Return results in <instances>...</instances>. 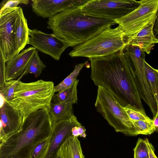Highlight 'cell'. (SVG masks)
Masks as SVG:
<instances>
[{"label": "cell", "mask_w": 158, "mask_h": 158, "mask_svg": "<svg viewBox=\"0 0 158 158\" xmlns=\"http://www.w3.org/2000/svg\"><path fill=\"white\" fill-rule=\"evenodd\" d=\"M154 23L148 25L138 33L126 40L127 46L137 47L149 54L155 44L158 43V39L153 30Z\"/></svg>", "instance_id": "2e32d148"}, {"label": "cell", "mask_w": 158, "mask_h": 158, "mask_svg": "<svg viewBox=\"0 0 158 158\" xmlns=\"http://www.w3.org/2000/svg\"><path fill=\"white\" fill-rule=\"evenodd\" d=\"M81 125L74 115L68 118L52 122L48 146L44 158H58V154L61 145L68 138L72 135L73 128Z\"/></svg>", "instance_id": "7c38bea8"}, {"label": "cell", "mask_w": 158, "mask_h": 158, "mask_svg": "<svg viewBox=\"0 0 158 158\" xmlns=\"http://www.w3.org/2000/svg\"><path fill=\"white\" fill-rule=\"evenodd\" d=\"M46 66L41 60L38 55V50L30 59L26 69L21 76L28 74H33L35 77H39Z\"/></svg>", "instance_id": "44dd1931"}, {"label": "cell", "mask_w": 158, "mask_h": 158, "mask_svg": "<svg viewBox=\"0 0 158 158\" xmlns=\"http://www.w3.org/2000/svg\"><path fill=\"white\" fill-rule=\"evenodd\" d=\"M52 124L48 108L31 114L17 132L0 142V158H30L36 147L50 136Z\"/></svg>", "instance_id": "7a4b0ae2"}, {"label": "cell", "mask_w": 158, "mask_h": 158, "mask_svg": "<svg viewBox=\"0 0 158 158\" xmlns=\"http://www.w3.org/2000/svg\"><path fill=\"white\" fill-rule=\"evenodd\" d=\"M87 62L76 65L73 71L67 77L57 85L54 86V93L61 92L71 86L76 80L81 70Z\"/></svg>", "instance_id": "7402d4cb"}, {"label": "cell", "mask_w": 158, "mask_h": 158, "mask_svg": "<svg viewBox=\"0 0 158 158\" xmlns=\"http://www.w3.org/2000/svg\"><path fill=\"white\" fill-rule=\"evenodd\" d=\"M58 156L60 158H85L77 137L72 135L68 138L61 145Z\"/></svg>", "instance_id": "e0dca14e"}, {"label": "cell", "mask_w": 158, "mask_h": 158, "mask_svg": "<svg viewBox=\"0 0 158 158\" xmlns=\"http://www.w3.org/2000/svg\"><path fill=\"white\" fill-rule=\"evenodd\" d=\"M89 60L90 78L95 85L108 89L123 107L129 105L145 112L133 66L124 49Z\"/></svg>", "instance_id": "6da1fadb"}, {"label": "cell", "mask_w": 158, "mask_h": 158, "mask_svg": "<svg viewBox=\"0 0 158 158\" xmlns=\"http://www.w3.org/2000/svg\"><path fill=\"white\" fill-rule=\"evenodd\" d=\"M139 1L140 6L135 10L115 20L126 40L155 22L158 10V0Z\"/></svg>", "instance_id": "ba28073f"}, {"label": "cell", "mask_w": 158, "mask_h": 158, "mask_svg": "<svg viewBox=\"0 0 158 158\" xmlns=\"http://www.w3.org/2000/svg\"><path fill=\"white\" fill-rule=\"evenodd\" d=\"M137 135H150L156 131L152 119L131 120Z\"/></svg>", "instance_id": "cb8c5ba5"}, {"label": "cell", "mask_w": 158, "mask_h": 158, "mask_svg": "<svg viewBox=\"0 0 158 158\" xmlns=\"http://www.w3.org/2000/svg\"><path fill=\"white\" fill-rule=\"evenodd\" d=\"M73 105L68 103H51L49 112L52 122L66 119L74 115Z\"/></svg>", "instance_id": "d6986e66"}, {"label": "cell", "mask_w": 158, "mask_h": 158, "mask_svg": "<svg viewBox=\"0 0 158 158\" xmlns=\"http://www.w3.org/2000/svg\"><path fill=\"white\" fill-rule=\"evenodd\" d=\"M79 80L76 79L72 85L66 89L54 94L52 101L54 103H77V86Z\"/></svg>", "instance_id": "ffe728a7"}, {"label": "cell", "mask_w": 158, "mask_h": 158, "mask_svg": "<svg viewBox=\"0 0 158 158\" xmlns=\"http://www.w3.org/2000/svg\"><path fill=\"white\" fill-rule=\"evenodd\" d=\"M153 124L156 131H158V111L153 119Z\"/></svg>", "instance_id": "836d02e7"}, {"label": "cell", "mask_w": 158, "mask_h": 158, "mask_svg": "<svg viewBox=\"0 0 158 158\" xmlns=\"http://www.w3.org/2000/svg\"><path fill=\"white\" fill-rule=\"evenodd\" d=\"M145 139L148 148L149 158H158L155 154V149L153 145L149 142L148 139L146 138Z\"/></svg>", "instance_id": "1f68e13d"}, {"label": "cell", "mask_w": 158, "mask_h": 158, "mask_svg": "<svg viewBox=\"0 0 158 158\" xmlns=\"http://www.w3.org/2000/svg\"><path fill=\"white\" fill-rule=\"evenodd\" d=\"M127 46L124 34L118 26L108 27L86 42L74 47L69 53L72 57L90 59L107 56L124 49Z\"/></svg>", "instance_id": "5b68a950"}, {"label": "cell", "mask_w": 158, "mask_h": 158, "mask_svg": "<svg viewBox=\"0 0 158 158\" xmlns=\"http://www.w3.org/2000/svg\"><path fill=\"white\" fill-rule=\"evenodd\" d=\"M140 4L135 0H90L79 7L85 14L115 21L132 12Z\"/></svg>", "instance_id": "52a82bcc"}, {"label": "cell", "mask_w": 158, "mask_h": 158, "mask_svg": "<svg viewBox=\"0 0 158 158\" xmlns=\"http://www.w3.org/2000/svg\"><path fill=\"white\" fill-rule=\"evenodd\" d=\"M37 50L30 47L6 62V81L15 80L22 74Z\"/></svg>", "instance_id": "9a60e30c"}, {"label": "cell", "mask_w": 158, "mask_h": 158, "mask_svg": "<svg viewBox=\"0 0 158 158\" xmlns=\"http://www.w3.org/2000/svg\"><path fill=\"white\" fill-rule=\"evenodd\" d=\"M49 137L41 142L34 149L30 158H44L48 149Z\"/></svg>", "instance_id": "83f0119b"}, {"label": "cell", "mask_w": 158, "mask_h": 158, "mask_svg": "<svg viewBox=\"0 0 158 158\" xmlns=\"http://www.w3.org/2000/svg\"><path fill=\"white\" fill-rule=\"evenodd\" d=\"M29 30L27 20L21 8L16 27V43L18 54L29 44Z\"/></svg>", "instance_id": "ac0fdd59"}, {"label": "cell", "mask_w": 158, "mask_h": 158, "mask_svg": "<svg viewBox=\"0 0 158 158\" xmlns=\"http://www.w3.org/2000/svg\"><path fill=\"white\" fill-rule=\"evenodd\" d=\"M0 108V141L17 132L23 122V117L2 96Z\"/></svg>", "instance_id": "5bb4252c"}, {"label": "cell", "mask_w": 158, "mask_h": 158, "mask_svg": "<svg viewBox=\"0 0 158 158\" xmlns=\"http://www.w3.org/2000/svg\"><path fill=\"white\" fill-rule=\"evenodd\" d=\"M128 55L133 66L141 99L149 106L153 117L157 112L156 102L147 81L144 69L145 52L139 48L130 51Z\"/></svg>", "instance_id": "30bf717a"}, {"label": "cell", "mask_w": 158, "mask_h": 158, "mask_svg": "<svg viewBox=\"0 0 158 158\" xmlns=\"http://www.w3.org/2000/svg\"><path fill=\"white\" fill-rule=\"evenodd\" d=\"M153 30L155 36L158 35V10L153 25Z\"/></svg>", "instance_id": "d6a6232c"}, {"label": "cell", "mask_w": 158, "mask_h": 158, "mask_svg": "<svg viewBox=\"0 0 158 158\" xmlns=\"http://www.w3.org/2000/svg\"><path fill=\"white\" fill-rule=\"evenodd\" d=\"M88 0H32V11L37 16L49 19L71 8L81 6Z\"/></svg>", "instance_id": "4fadbf2b"}, {"label": "cell", "mask_w": 158, "mask_h": 158, "mask_svg": "<svg viewBox=\"0 0 158 158\" xmlns=\"http://www.w3.org/2000/svg\"><path fill=\"white\" fill-rule=\"evenodd\" d=\"M29 35L28 44L56 60H60L61 54L69 47L63 40L53 33L46 34L36 29H29Z\"/></svg>", "instance_id": "8fae6325"}, {"label": "cell", "mask_w": 158, "mask_h": 158, "mask_svg": "<svg viewBox=\"0 0 158 158\" xmlns=\"http://www.w3.org/2000/svg\"><path fill=\"white\" fill-rule=\"evenodd\" d=\"M144 69L147 81L156 101V87L158 79V72L157 69L152 67L147 62L146 60L144 61Z\"/></svg>", "instance_id": "603a6c76"}, {"label": "cell", "mask_w": 158, "mask_h": 158, "mask_svg": "<svg viewBox=\"0 0 158 158\" xmlns=\"http://www.w3.org/2000/svg\"><path fill=\"white\" fill-rule=\"evenodd\" d=\"M85 131L86 129L82 125L75 126L72 129V135L77 137L80 136L85 138L86 136Z\"/></svg>", "instance_id": "4dcf8cb0"}, {"label": "cell", "mask_w": 158, "mask_h": 158, "mask_svg": "<svg viewBox=\"0 0 158 158\" xmlns=\"http://www.w3.org/2000/svg\"><path fill=\"white\" fill-rule=\"evenodd\" d=\"M21 8H8L0 13V51L6 62L18 54L16 27Z\"/></svg>", "instance_id": "9c48e42d"}, {"label": "cell", "mask_w": 158, "mask_h": 158, "mask_svg": "<svg viewBox=\"0 0 158 158\" xmlns=\"http://www.w3.org/2000/svg\"><path fill=\"white\" fill-rule=\"evenodd\" d=\"M123 109L127 113L131 120H148L151 119L143 112L137 108L128 105Z\"/></svg>", "instance_id": "d4e9b609"}, {"label": "cell", "mask_w": 158, "mask_h": 158, "mask_svg": "<svg viewBox=\"0 0 158 158\" xmlns=\"http://www.w3.org/2000/svg\"><path fill=\"white\" fill-rule=\"evenodd\" d=\"M158 72V69H157ZM156 101L157 106V111H158V79L157 81L156 87Z\"/></svg>", "instance_id": "e575fe53"}, {"label": "cell", "mask_w": 158, "mask_h": 158, "mask_svg": "<svg viewBox=\"0 0 158 158\" xmlns=\"http://www.w3.org/2000/svg\"><path fill=\"white\" fill-rule=\"evenodd\" d=\"M20 79L6 81L3 88L0 89L1 95L6 101H9L13 98L16 85Z\"/></svg>", "instance_id": "484cf974"}, {"label": "cell", "mask_w": 158, "mask_h": 158, "mask_svg": "<svg viewBox=\"0 0 158 158\" xmlns=\"http://www.w3.org/2000/svg\"><path fill=\"white\" fill-rule=\"evenodd\" d=\"M133 150L134 158H149L148 148L145 139L139 138Z\"/></svg>", "instance_id": "4316f807"}, {"label": "cell", "mask_w": 158, "mask_h": 158, "mask_svg": "<svg viewBox=\"0 0 158 158\" xmlns=\"http://www.w3.org/2000/svg\"><path fill=\"white\" fill-rule=\"evenodd\" d=\"M29 3L28 0H3L0 3V13L7 9L17 7L19 4L27 5Z\"/></svg>", "instance_id": "f1b7e54d"}, {"label": "cell", "mask_w": 158, "mask_h": 158, "mask_svg": "<svg viewBox=\"0 0 158 158\" xmlns=\"http://www.w3.org/2000/svg\"><path fill=\"white\" fill-rule=\"evenodd\" d=\"M115 24L114 20L87 15L77 7L67 9L48 19L47 28L69 46L73 47Z\"/></svg>", "instance_id": "3957f363"}, {"label": "cell", "mask_w": 158, "mask_h": 158, "mask_svg": "<svg viewBox=\"0 0 158 158\" xmlns=\"http://www.w3.org/2000/svg\"><path fill=\"white\" fill-rule=\"evenodd\" d=\"M54 84L51 81L42 80L25 83L19 80L13 98L7 101L25 118L29 115L45 108H50L54 92Z\"/></svg>", "instance_id": "277c9868"}, {"label": "cell", "mask_w": 158, "mask_h": 158, "mask_svg": "<svg viewBox=\"0 0 158 158\" xmlns=\"http://www.w3.org/2000/svg\"><path fill=\"white\" fill-rule=\"evenodd\" d=\"M4 57L0 51V89H2L6 81V65Z\"/></svg>", "instance_id": "f546056e"}, {"label": "cell", "mask_w": 158, "mask_h": 158, "mask_svg": "<svg viewBox=\"0 0 158 158\" xmlns=\"http://www.w3.org/2000/svg\"><path fill=\"white\" fill-rule=\"evenodd\" d=\"M98 87L95 104L97 111L116 132L128 136L137 135L123 107L108 89L101 86Z\"/></svg>", "instance_id": "8992f818"}]
</instances>
